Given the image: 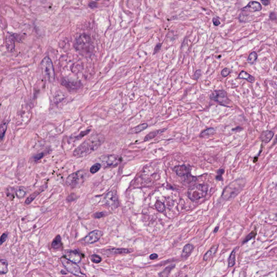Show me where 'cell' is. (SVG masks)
<instances>
[{
  "mask_svg": "<svg viewBox=\"0 0 277 277\" xmlns=\"http://www.w3.org/2000/svg\"><path fill=\"white\" fill-rule=\"evenodd\" d=\"M47 187V185H44L39 188L38 190H36L35 192L32 193L25 201V203L26 204H29L30 203H31L34 200V199L36 198L37 195H39L40 194H41V193L44 192V190H46Z\"/></svg>",
  "mask_w": 277,
  "mask_h": 277,
  "instance_id": "obj_16",
  "label": "cell"
},
{
  "mask_svg": "<svg viewBox=\"0 0 277 277\" xmlns=\"http://www.w3.org/2000/svg\"><path fill=\"white\" fill-rule=\"evenodd\" d=\"M218 230H219V227L217 226V227H216V228H215V230H214V233H217V232H218Z\"/></svg>",
  "mask_w": 277,
  "mask_h": 277,
  "instance_id": "obj_52",
  "label": "cell"
},
{
  "mask_svg": "<svg viewBox=\"0 0 277 277\" xmlns=\"http://www.w3.org/2000/svg\"><path fill=\"white\" fill-rule=\"evenodd\" d=\"M101 167V165L99 163H96L93 165L91 168H90V172L92 174H94L95 173L98 172Z\"/></svg>",
  "mask_w": 277,
  "mask_h": 277,
  "instance_id": "obj_33",
  "label": "cell"
},
{
  "mask_svg": "<svg viewBox=\"0 0 277 277\" xmlns=\"http://www.w3.org/2000/svg\"><path fill=\"white\" fill-rule=\"evenodd\" d=\"M256 235V233L253 231V232H252L251 233L249 234V235L246 237V238L244 240V243H246V241H248L250 239L254 238L255 236Z\"/></svg>",
  "mask_w": 277,
  "mask_h": 277,
  "instance_id": "obj_38",
  "label": "cell"
},
{
  "mask_svg": "<svg viewBox=\"0 0 277 277\" xmlns=\"http://www.w3.org/2000/svg\"><path fill=\"white\" fill-rule=\"evenodd\" d=\"M64 257L76 264L79 263L81 260V257L79 252L75 250H66L64 253Z\"/></svg>",
  "mask_w": 277,
  "mask_h": 277,
  "instance_id": "obj_12",
  "label": "cell"
},
{
  "mask_svg": "<svg viewBox=\"0 0 277 277\" xmlns=\"http://www.w3.org/2000/svg\"><path fill=\"white\" fill-rule=\"evenodd\" d=\"M230 73H231V71H230V69H228V68H224L221 72V74L222 77H226L228 76V75L230 74Z\"/></svg>",
  "mask_w": 277,
  "mask_h": 277,
  "instance_id": "obj_39",
  "label": "cell"
},
{
  "mask_svg": "<svg viewBox=\"0 0 277 277\" xmlns=\"http://www.w3.org/2000/svg\"><path fill=\"white\" fill-rule=\"evenodd\" d=\"M61 262L67 271L73 275L80 277H86V275L82 273L80 267L76 263L70 261L64 257L61 258Z\"/></svg>",
  "mask_w": 277,
  "mask_h": 277,
  "instance_id": "obj_7",
  "label": "cell"
},
{
  "mask_svg": "<svg viewBox=\"0 0 277 277\" xmlns=\"http://www.w3.org/2000/svg\"><path fill=\"white\" fill-rule=\"evenodd\" d=\"M8 262L5 259H1L0 261V273L5 275L8 272Z\"/></svg>",
  "mask_w": 277,
  "mask_h": 277,
  "instance_id": "obj_24",
  "label": "cell"
},
{
  "mask_svg": "<svg viewBox=\"0 0 277 277\" xmlns=\"http://www.w3.org/2000/svg\"><path fill=\"white\" fill-rule=\"evenodd\" d=\"M207 190V186L205 185L197 184L193 185L188 191V197L192 201L199 200L205 196Z\"/></svg>",
  "mask_w": 277,
  "mask_h": 277,
  "instance_id": "obj_4",
  "label": "cell"
},
{
  "mask_svg": "<svg viewBox=\"0 0 277 277\" xmlns=\"http://www.w3.org/2000/svg\"><path fill=\"white\" fill-rule=\"evenodd\" d=\"M75 197H75V194H72L71 195H69V197L67 198V200H68L70 202H71V200H72L71 199H72V201H74V200L76 199Z\"/></svg>",
  "mask_w": 277,
  "mask_h": 277,
  "instance_id": "obj_47",
  "label": "cell"
},
{
  "mask_svg": "<svg viewBox=\"0 0 277 277\" xmlns=\"http://www.w3.org/2000/svg\"><path fill=\"white\" fill-rule=\"evenodd\" d=\"M273 135H274V133L272 131H265L260 136V139L263 142L267 144L272 140Z\"/></svg>",
  "mask_w": 277,
  "mask_h": 277,
  "instance_id": "obj_19",
  "label": "cell"
},
{
  "mask_svg": "<svg viewBox=\"0 0 277 277\" xmlns=\"http://www.w3.org/2000/svg\"><path fill=\"white\" fill-rule=\"evenodd\" d=\"M200 76H201V70H197L195 72V74L194 75V79L196 80H198L199 79V78L200 77Z\"/></svg>",
  "mask_w": 277,
  "mask_h": 277,
  "instance_id": "obj_44",
  "label": "cell"
},
{
  "mask_svg": "<svg viewBox=\"0 0 277 277\" xmlns=\"http://www.w3.org/2000/svg\"><path fill=\"white\" fill-rule=\"evenodd\" d=\"M65 95H64V94L61 92L57 93V95H55L54 98L55 103H59L62 100H64L65 98Z\"/></svg>",
  "mask_w": 277,
  "mask_h": 277,
  "instance_id": "obj_36",
  "label": "cell"
},
{
  "mask_svg": "<svg viewBox=\"0 0 277 277\" xmlns=\"http://www.w3.org/2000/svg\"><path fill=\"white\" fill-rule=\"evenodd\" d=\"M16 34L8 33L5 40V46L7 50L9 52H13L15 49V41L17 40V37H16Z\"/></svg>",
  "mask_w": 277,
  "mask_h": 277,
  "instance_id": "obj_13",
  "label": "cell"
},
{
  "mask_svg": "<svg viewBox=\"0 0 277 277\" xmlns=\"http://www.w3.org/2000/svg\"><path fill=\"white\" fill-rule=\"evenodd\" d=\"M103 236V232L99 230H94L88 234L84 239L86 244H91L99 241Z\"/></svg>",
  "mask_w": 277,
  "mask_h": 277,
  "instance_id": "obj_11",
  "label": "cell"
},
{
  "mask_svg": "<svg viewBox=\"0 0 277 277\" xmlns=\"http://www.w3.org/2000/svg\"><path fill=\"white\" fill-rule=\"evenodd\" d=\"M62 85H64L69 90H77L81 87L82 84L80 82L77 81H72L70 80L64 79L62 82Z\"/></svg>",
  "mask_w": 277,
  "mask_h": 277,
  "instance_id": "obj_15",
  "label": "cell"
},
{
  "mask_svg": "<svg viewBox=\"0 0 277 277\" xmlns=\"http://www.w3.org/2000/svg\"><path fill=\"white\" fill-rule=\"evenodd\" d=\"M236 249H234L232 252L231 253L229 259H228V266L229 267H232L233 266L235 262H236Z\"/></svg>",
  "mask_w": 277,
  "mask_h": 277,
  "instance_id": "obj_27",
  "label": "cell"
},
{
  "mask_svg": "<svg viewBox=\"0 0 277 277\" xmlns=\"http://www.w3.org/2000/svg\"><path fill=\"white\" fill-rule=\"evenodd\" d=\"M16 195L18 198H23L26 195V192L23 188H18L16 191Z\"/></svg>",
  "mask_w": 277,
  "mask_h": 277,
  "instance_id": "obj_35",
  "label": "cell"
},
{
  "mask_svg": "<svg viewBox=\"0 0 277 277\" xmlns=\"http://www.w3.org/2000/svg\"><path fill=\"white\" fill-rule=\"evenodd\" d=\"M8 121L7 122H5V121H4L2 123H1V134H0V136H1V140H2L3 138H4L5 136V132H6V130H7V125H8Z\"/></svg>",
  "mask_w": 277,
  "mask_h": 277,
  "instance_id": "obj_28",
  "label": "cell"
},
{
  "mask_svg": "<svg viewBox=\"0 0 277 277\" xmlns=\"http://www.w3.org/2000/svg\"><path fill=\"white\" fill-rule=\"evenodd\" d=\"M90 130H87V131H84V132H82L79 135H77V136L75 137V138L77 139H80V138H82L83 136L87 135L88 134L90 133Z\"/></svg>",
  "mask_w": 277,
  "mask_h": 277,
  "instance_id": "obj_41",
  "label": "cell"
},
{
  "mask_svg": "<svg viewBox=\"0 0 277 277\" xmlns=\"http://www.w3.org/2000/svg\"><path fill=\"white\" fill-rule=\"evenodd\" d=\"M174 171L180 177H184L188 174L189 169L185 165H180L174 168Z\"/></svg>",
  "mask_w": 277,
  "mask_h": 277,
  "instance_id": "obj_17",
  "label": "cell"
},
{
  "mask_svg": "<svg viewBox=\"0 0 277 277\" xmlns=\"http://www.w3.org/2000/svg\"><path fill=\"white\" fill-rule=\"evenodd\" d=\"M174 267L175 265H173L169 266L168 267H166L162 272H161L159 274V276H160V277H167L169 275V272H171V270L173 269H174Z\"/></svg>",
  "mask_w": 277,
  "mask_h": 277,
  "instance_id": "obj_29",
  "label": "cell"
},
{
  "mask_svg": "<svg viewBox=\"0 0 277 277\" xmlns=\"http://www.w3.org/2000/svg\"><path fill=\"white\" fill-rule=\"evenodd\" d=\"M102 164L105 167L116 166L120 163L121 159L120 157L116 155H103L99 158Z\"/></svg>",
  "mask_w": 277,
  "mask_h": 277,
  "instance_id": "obj_8",
  "label": "cell"
},
{
  "mask_svg": "<svg viewBox=\"0 0 277 277\" xmlns=\"http://www.w3.org/2000/svg\"><path fill=\"white\" fill-rule=\"evenodd\" d=\"M261 2L262 3V5H268L270 3V2H269V1H267V0L262 1Z\"/></svg>",
  "mask_w": 277,
  "mask_h": 277,
  "instance_id": "obj_51",
  "label": "cell"
},
{
  "mask_svg": "<svg viewBox=\"0 0 277 277\" xmlns=\"http://www.w3.org/2000/svg\"><path fill=\"white\" fill-rule=\"evenodd\" d=\"M155 207L156 208L157 210H158L160 212H163L165 210V206L163 203H161V201L157 200L156 203L155 204Z\"/></svg>",
  "mask_w": 277,
  "mask_h": 277,
  "instance_id": "obj_31",
  "label": "cell"
},
{
  "mask_svg": "<svg viewBox=\"0 0 277 277\" xmlns=\"http://www.w3.org/2000/svg\"><path fill=\"white\" fill-rule=\"evenodd\" d=\"M41 68L44 77L50 82H53L55 78L53 63L48 57H44L41 62Z\"/></svg>",
  "mask_w": 277,
  "mask_h": 277,
  "instance_id": "obj_6",
  "label": "cell"
},
{
  "mask_svg": "<svg viewBox=\"0 0 277 277\" xmlns=\"http://www.w3.org/2000/svg\"><path fill=\"white\" fill-rule=\"evenodd\" d=\"M277 136H276V137H275V141H274V143H273V144L275 145V144H277Z\"/></svg>",
  "mask_w": 277,
  "mask_h": 277,
  "instance_id": "obj_53",
  "label": "cell"
},
{
  "mask_svg": "<svg viewBox=\"0 0 277 277\" xmlns=\"http://www.w3.org/2000/svg\"><path fill=\"white\" fill-rule=\"evenodd\" d=\"M75 49L85 55H91L94 51V46L90 36L82 34L79 36L74 44Z\"/></svg>",
  "mask_w": 277,
  "mask_h": 277,
  "instance_id": "obj_3",
  "label": "cell"
},
{
  "mask_svg": "<svg viewBox=\"0 0 277 277\" xmlns=\"http://www.w3.org/2000/svg\"><path fill=\"white\" fill-rule=\"evenodd\" d=\"M193 249V246L192 244H188L186 245L182 249L181 257L182 258H186V257L189 256V255L192 251Z\"/></svg>",
  "mask_w": 277,
  "mask_h": 277,
  "instance_id": "obj_22",
  "label": "cell"
},
{
  "mask_svg": "<svg viewBox=\"0 0 277 277\" xmlns=\"http://www.w3.org/2000/svg\"><path fill=\"white\" fill-rule=\"evenodd\" d=\"M238 78L246 80L247 81H248L250 83H253L255 81V79L253 76L249 74V73H247V72H245V71H242L240 73V74L239 75Z\"/></svg>",
  "mask_w": 277,
  "mask_h": 277,
  "instance_id": "obj_20",
  "label": "cell"
},
{
  "mask_svg": "<svg viewBox=\"0 0 277 277\" xmlns=\"http://www.w3.org/2000/svg\"><path fill=\"white\" fill-rule=\"evenodd\" d=\"M210 99L214 100L222 104L226 103L228 99L226 92L224 90H216L212 93L210 95Z\"/></svg>",
  "mask_w": 277,
  "mask_h": 277,
  "instance_id": "obj_10",
  "label": "cell"
},
{
  "mask_svg": "<svg viewBox=\"0 0 277 277\" xmlns=\"http://www.w3.org/2000/svg\"><path fill=\"white\" fill-rule=\"evenodd\" d=\"M269 18L271 20H275L277 18V16L275 13H271L270 14Z\"/></svg>",
  "mask_w": 277,
  "mask_h": 277,
  "instance_id": "obj_50",
  "label": "cell"
},
{
  "mask_svg": "<svg viewBox=\"0 0 277 277\" xmlns=\"http://www.w3.org/2000/svg\"><path fill=\"white\" fill-rule=\"evenodd\" d=\"M218 245H216V246H213L212 249H210V250H209L205 254V256L204 257V260L206 261V260H208V259L212 258L216 254V252L218 250Z\"/></svg>",
  "mask_w": 277,
  "mask_h": 277,
  "instance_id": "obj_23",
  "label": "cell"
},
{
  "mask_svg": "<svg viewBox=\"0 0 277 277\" xmlns=\"http://www.w3.org/2000/svg\"><path fill=\"white\" fill-rule=\"evenodd\" d=\"M215 132L216 131L213 128H210L203 132L201 133L200 134V136L201 137H204V136L212 135L213 134L215 133Z\"/></svg>",
  "mask_w": 277,
  "mask_h": 277,
  "instance_id": "obj_32",
  "label": "cell"
},
{
  "mask_svg": "<svg viewBox=\"0 0 277 277\" xmlns=\"http://www.w3.org/2000/svg\"><path fill=\"white\" fill-rule=\"evenodd\" d=\"M108 213L106 212H97V213H95L93 215V217L95 218H96V219H99V218H103V217H105L106 216H107Z\"/></svg>",
  "mask_w": 277,
  "mask_h": 277,
  "instance_id": "obj_37",
  "label": "cell"
},
{
  "mask_svg": "<svg viewBox=\"0 0 277 277\" xmlns=\"http://www.w3.org/2000/svg\"><path fill=\"white\" fill-rule=\"evenodd\" d=\"M51 247L55 249H58L62 247V244L61 242V238L59 235L57 236L54 240L52 242Z\"/></svg>",
  "mask_w": 277,
  "mask_h": 277,
  "instance_id": "obj_21",
  "label": "cell"
},
{
  "mask_svg": "<svg viewBox=\"0 0 277 277\" xmlns=\"http://www.w3.org/2000/svg\"><path fill=\"white\" fill-rule=\"evenodd\" d=\"M147 126L148 125L147 123H142L137 127H134L133 129H132L131 131V133L134 134L140 133L141 132L144 131L145 129H146L147 128Z\"/></svg>",
  "mask_w": 277,
  "mask_h": 277,
  "instance_id": "obj_26",
  "label": "cell"
},
{
  "mask_svg": "<svg viewBox=\"0 0 277 277\" xmlns=\"http://www.w3.org/2000/svg\"><path fill=\"white\" fill-rule=\"evenodd\" d=\"M105 203L109 207L116 208L118 207V198L116 193L115 191H110L108 192L104 198Z\"/></svg>",
  "mask_w": 277,
  "mask_h": 277,
  "instance_id": "obj_9",
  "label": "cell"
},
{
  "mask_svg": "<svg viewBox=\"0 0 277 277\" xmlns=\"http://www.w3.org/2000/svg\"><path fill=\"white\" fill-rule=\"evenodd\" d=\"M107 252L111 254H129L132 252V249H118V248H112L108 249Z\"/></svg>",
  "mask_w": 277,
  "mask_h": 277,
  "instance_id": "obj_18",
  "label": "cell"
},
{
  "mask_svg": "<svg viewBox=\"0 0 277 277\" xmlns=\"http://www.w3.org/2000/svg\"><path fill=\"white\" fill-rule=\"evenodd\" d=\"M8 237V234L7 233H3L2 235L1 236V239H0V242H1V244H2L6 240V239Z\"/></svg>",
  "mask_w": 277,
  "mask_h": 277,
  "instance_id": "obj_43",
  "label": "cell"
},
{
  "mask_svg": "<svg viewBox=\"0 0 277 277\" xmlns=\"http://www.w3.org/2000/svg\"><path fill=\"white\" fill-rule=\"evenodd\" d=\"M90 258L91 261L95 264H99L102 261V258L97 254H93L90 257Z\"/></svg>",
  "mask_w": 277,
  "mask_h": 277,
  "instance_id": "obj_34",
  "label": "cell"
},
{
  "mask_svg": "<svg viewBox=\"0 0 277 277\" xmlns=\"http://www.w3.org/2000/svg\"><path fill=\"white\" fill-rule=\"evenodd\" d=\"M104 140V136L101 134L93 135L75 149L73 155L77 158L85 157L96 150L102 145Z\"/></svg>",
  "mask_w": 277,
  "mask_h": 277,
  "instance_id": "obj_1",
  "label": "cell"
},
{
  "mask_svg": "<svg viewBox=\"0 0 277 277\" xmlns=\"http://www.w3.org/2000/svg\"><path fill=\"white\" fill-rule=\"evenodd\" d=\"M181 277V276H180V275H175L174 276H173V277Z\"/></svg>",
  "mask_w": 277,
  "mask_h": 277,
  "instance_id": "obj_54",
  "label": "cell"
},
{
  "mask_svg": "<svg viewBox=\"0 0 277 277\" xmlns=\"http://www.w3.org/2000/svg\"><path fill=\"white\" fill-rule=\"evenodd\" d=\"M44 156V153H41L36 154V155H35L34 157V160L35 161H38L40 159H42Z\"/></svg>",
  "mask_w": 277,
  "mask_h": 277,
  "instance_id": "obj_40",
  "label": "cell"
},
{
  "mask_svg": "<svg viewBox=\"0 0 277 277\" xmlns=\"http://www.w3.org/2000/svg\"><path fill=\"white\" fill-rule=\"evenodd\" d=\"M96 5H97V3L94 2V1H92L89 3V6L91 8H94L96 7Z\"/></svg>",
  "mask_w": 277,
  "mask_h": 277,
  "instance_id": "obj_48",
  "label": "cell"
},
{
  "mask_svg": "<svg viewBox=\"0 0 277 277\" xmlns=\"http://www.w3.org/2000/svg\"><path fill=\"white\" fill-rule=\"evenodd\" d=\"M224 173V170L223 169H219L218 172V177H217V179L218 180H222L223 178H221V175Z\"/></svg>",
  "mask_w": 277,
  "mask_h": 277,
  "instance_id": "obj_42",
  "label": "cell"
},
{
  "mask_svg": "<svg viewBox=\"0 0 277 277\" xmlns=\"http://www.w3.org/2000/svg\"><path fill=\"white\" fill-rule=\"evenodd\" d=\"M166 130V129H160V130H159V131H154V132H152L151 133H149L148 134H147L146 136H145V138H144V140L145 141H148L149 140H151L152 138H154L155 137H156L157 135H159L160 134L162 133H163L164 131Z\"/></svg>",
  "mask_w": 277,
  "mask_h": 277,
  "instance_id": "obj_25",
  "label": "cell"
},
{
  "mask_svg": "<svg viewBox=\"0 0 277 277\" xmlns=\"http://www.w3.org/2000/svg\"><path fill=\"white\" fill-rule=\"evenodd\" d=\"M257 58H258V55L256 52H252L251 54H249L247 62L250 64H253L256 61Z\"/></svg>",
  "mask_w": 277,
  "mask_h": 277,
  "instance_id": "obj_30",
  "label": "cell"
},
{
  "mask_svg": "<svg viewBox=\"0 0 277 277\" xmlns=\"http://www.w3.org/2000/svg\"><path fill=\"white\" fill-rule=\"evenodd\" d=\"M262 6L260 3L256 1H252L249 3V4L241 10L245 11H250V12H256L262 10Z\"/></svg>",
  "mask_w": 277,
  "mask_h": 277,
  "instance_id": "obj_14",
  "label": "cell"
},
{
  "mask_svg": "<svg viewBox=\"0 0 277 277\" xmlns=\"http://www.w3.org/2000/svg\"><path fill=\"white\" fill-rule=\"evenodd\" d=\"M158 258V254H155V253L151 254V256L149 257V258L151 260H155V259H157Z\"/></svg>",
  "mask_w": 277,
  "mask_h": 277,
  "instance_id": "obj_49",
  "label": "cell"
},
{
  "mask_svg": "<svg viewBox=\"0 0 277 277\" xmlns=\"http://www.w3.org/2000/svg\"><path fill=\"white\" fill-rule=\"evenodd\" d=\"M86 173L83 171H79L69 175L66 179V184L72 188L79 187L84 182Z\"/></svg>",
  "mask_w": 277,
  "mask_h": 277,
  "instance_id": "obj_5",
  "label": "cell"
},
{
  "mask_svg": "<svg viewBox=\"0 0 277 277\" xmlns=\"http://www.w3.org/2000/svg\"><path fill=\"white\" fill-rule=\"evenodd\" d=\"M161 45L162 44H157V46H155V48H154V53H153V54H156L157 52H158V51H159V50L160 49V48H161Z\"/></svg>",
  "mask_w": 277,
  "mask_h": 277,
  "instance_id": "obj_45",
  "label": "cell"
},
{
  "mask_svg": "<svg viewBox=\"0 0 277 277\" xmlns=\"http://www.w3.org/2000/svg\"><path fill=\"white\" fill-rule=\"evenodd\" d=\"M213 24L216 26H219L220 24V21L219 20L218 18H213Z\"/></svg>",
  "mask_w": 277,
  "mask_h": 277,
  "instance_id": "obj_46",
  "label": "cell"
},
{
  "mask_svg": "<svg viewBox=\"0 0 277 277\" xmlns=\"http://www.w3.org/2000/svg\"><path fill=\"white\" fill-rule=\"evenodd\" d=\"M245 183L246 180L243 178L234 180L224 189L222 197L226 200L233 199L243 190Z\"/></svg>",
  "mask_w": 277,
  "mask_h": 277,
  "instance_id": "obj_2",
  "label": "cell"
}]
</instances>
